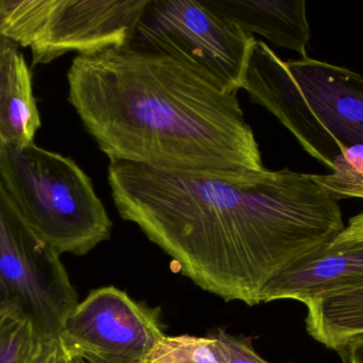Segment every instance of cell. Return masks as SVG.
Instances as JSON below:
<instances>
[{"instance_id": "4fadbf2b", "label": "cell", "mask_w": 363, "mask_h": 363, "mask_svg": "<svg viewBox=\"0 0 363 363\" xmlns=\"http://www.w3.org/2000/svg\"><path fill=\"white\" fill-rule=\"evenodd\" d=\"M144 363H230L225 345L216 336H163Z\"/></svg>"}, {"instance_id": "6da1fadb", "label": "cell", "mask_w": 363, "mask_h": 363, "mask_svg": "<svg viewBox=\"0 0 363 363\" xmlns=\"http://www.w3.org/2000/svg\"><path fill=\"white\" fill-rule=\"evenodd\" d=\"M108 180L121 219L225 302L260 304L274 275L345 228L338 200L289 168L222 177L111 161Z\"/></svg>"}, {"instance_id": "e0dca14e", "label": "cell", "mask_w": 363, "mask_h": 363, "mask_svg": "<svg viewBox=\"0 0 363 363\" xmlns=\"http://www.w3.org/2000/svg\"><path fill=\"white\" fill-rule=\"evenodd\" d=\"M29 363H85L74 355L62 340L61 337L43 341Z\"/></svg>"}, {"instance_id": "9a60e30c", "label": "cell", "mask_w": 363, "mask_h": 363, "mask_svg": "<svg viewBox=\"0 0 363 363\" xmlns=\"http://www.w3.org/2000/svg\"><path fill=\"white\" fill-rule=\"evenodd\" d=\"M330 175H313L315 183L335 200H363V145L347 147L335 159Z\"/></svg>"}, {"instance_id": "3957f363", "label": "cell", "mask_w": 363, "mask_h": 363, "mask_svg": "<svg viewBox=\"0 0 363 363\" xmlns=\"http://www.w3.org/2000/svg\"><path fill=\"white\" fill-rule=\"evenodd\" d=\"M243 90L330 170L343 149L363 145V77L349 68L309 57L284 61L256 40Z\"/></svg>"}, {"instance_id": "ac0fdd59", "label": "cell", "mask_w": 363, "mask_h": 363, "mask_svg": "<svg viewBox=\"0 0 363 363\" xmlns=\"http://www.w3.org/2000/svg\"><path fill=\"white\" fill-rule=\"evenodd\" d=\"M333 242H363V211L350 220L349 225Z\"/></svg>"}, {"instance_id": "5b68a950", "label": "cell", "mask_w": 363, "mask_h": 363, "mask_svg": "<svg viewBox=\"0 0 363 363\" xmlns=\"http://www.w3.org/2000/svg\"><path fill=\"white\" fill-rule=\"evenodd\" d=\"M148 0H0V36L29 47L33 65L129 44Z\"/></svg>"}, {"instance_id": "8992f818", "label": "cell", "mask_w": 363, "mask_h": 363, "mask_svg": "<svg viewBox=\"0 0 363 363\" xmlns=\"http://www.w3.org/2000/svg\"><path fill=\"white\" fill-rule=\"evenodd\" d=\"M255 42L201 0H148L128 45L181 60L237 94Z\"/></svg>"}, {"instance_id": "d6986e66", "label": "cell", "mask_w": 363, "mask_h": 363, "mask_svg": "<svg viewBox=\"0 0 363 363\" xmlns=\"http://www.w3.org/2000/svg\"><path fill=\"white\" fill-rule=\"evenodd\" d=\"M341 354H345L347 363H363V338L347 345Z\"/></svg>"}, {"instance_id": "7a4b0ae2", "label": "cell", "mask_w": 363, "mask_h": 363, "mask_svg": "<svg viewBox=\"0 0 363 363\" xmlns=\"http://www.w3.org/2000/svg\"><path fill=\"white\" fill-rule=\"evenodd\" d=\"M68 100L111 161L240 177L266 170L237 94L181 60L130 45L78 55Z\"/></svg>"}, {"instance_id": "52a82bcc", "label": "cell", "mask_w": 363, "mask_h": 363, "mask_svg": "<svg viewBox=\"0 0 363 363\" xmlns=\"http://www.w3.org/2000/svg\"><path fill=\"white\" fill-rule=\"evenodd\" d=\"M78 303L61 255L28 226L0 179V305L16 307L50 341Z\"/></svg>"}, {"instance_id": "ba28073f", "label": "cell", "mask_w": 363, "mask_h": 363, "mask_svg": "<svg viewBox=\"0 0 363 363\" xmlns=\"http://www.w3.org/2000/svg\"><path fill=\"white\" fill-rule=\"evenodd\" d=\"M163 336L157 309L111 286L78 303L60 337L85 363H144Z\"/></svg>"}, {"instance_id": "2e32d148", "label": "cell", "mask_w": 363, "mask_h": 363, "mask_svg": "<svg viewBox=\"0 0 363 363\" xmlns=\"http://www.w3.org/2000/svg\"><path fill=\"white\" fill-rule=\"evenodd\" d=\"M228 350L230 363H273L264 359L254 350L252 340L243 336L228 334L225 330H218L213 332Z\"/></svg>"}, {"instance_id": "8fae6325", "label": "cell", "mask_w": 363, "mask_h": 363, "mask_svg": "<svg viewBox=\"0 0 363 363\" xmlns=\"http://www.w3.org/2000/svg\"><path fill=\"white\" fill-rule=\"evenodd\" d=\"M40 127L29 67L15 47H4L0 49V144L29 146Z\"/></svg>"}, {"instance_id": "277c9868", "label": "cell", "mask_w": 363, "mask_h": 363, "mask_svg": "<svg viewBox=\"0 0 363 363\" xmlns=\"http://www.w3.org/2000/svg\"><path fill=\"white\" fill-rule=\"evenodd\" d=\"M0 179L28 226L59 255H86L110 239L112 221L70 158L35 144H0Z\"/></svg>"}, {"instance_id": "30bf717a", "label": "cell", "mask_w": 363, "mask_h": 363, "mask_svg": "<svg viewBox=\"0 0 363 363\" xmlns=\"http://www.w3.org/2000/svg\"><path fill=\"white\" fill-rule=\"evenodd\" d=\"M204 6L238 26L245 33L266 38L274 46L307 58L311 26L304 0H201Z\"/></svg>"}, {"instance_id": "7c38bea8", "label": "cell", "mask_w": 363, "mask_h": 363, "mask_svg": "<svg viewBox=\"0 0 363 363\" xmlns=\"http://www.w3.org/2000/svg\"><path fill=\"white\" fill-rule=\"evenodd\" d=\"M308 334L328 349L341 352L363 338V288L307 305Z\"/></svg>"}, {"instance_id": "5bb4252c", "label": "cell", "mask_w": 363, "mask_h": 363, "mask_svg": "<svg viewBox=\"0 0 363 363\" xmlns=\"http://www.w3.org/2000/svg\"><path fill=\"white\" fill-rule=\"evenodd\" d=\"M42 342L19 309L0 305V363H29Z\"/></svg>"}, {"instance_id": "9c48e42d", "label": "cell", "mask_w": 363, "mask_h": 363, "mask_svg": "<svg viewBox=\"0 0 363 363\" xmlns=\"http://www.w3.org/2000/svg\"><path fill=\"white\" fill-rule=\"evenodd\" d=\"M363 288V242H330L279 271L267 283L260 302L315 300Z\"/></svg>"}]
</instances>
